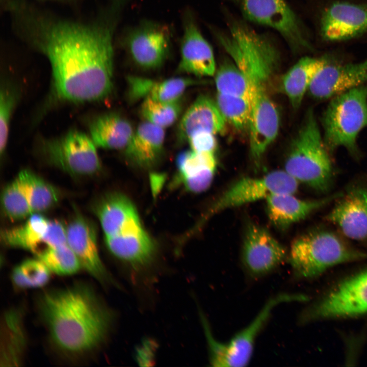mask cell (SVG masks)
Masks as SVG:
<instances>
[{"label": "cell", "mask_w": 367, "mask_h": 367, "mask_svg": "<svg viewBox=\"0 0 367 367\" xmlns=\"http://www.w3.org/2000/svg\"><path fill=\"white\" fill-rule=\"evenodd\" d=\"M66 231L67 244L77 257L82 269L102 285H115L116 282L99 256L93 224L77 215L66 227Z\"/></svg>", "instance_id": "15"}, {"label": "cell", "mask_w": 367, "mask_h": 367, "mask_svg": "<svg viewBox=\"0 0 367 367\" xmlns=\"http://www.w3.org/2000/svg\"><path fill=\"white\" fill-rule=\"evenodd\" d=\"M15 96L12 90L2 86L0 98V152L1 155L6 149L9 134V123L15 105Z\"/></svg>", "instance_id": "36"}, {"label": "cell", "mask_w": 367, "mask_h": 367, "mask_svg": "<svg viewBox=\"0 0 367 367\" xmlns=\"http://www.w3.org/2000/svg\"><path fill=\"white\" fill-rule=\"evenodd\" d=\"M298 181L284 170H276L260 177H244L228 188L210 207L206 217L282 193L294 194Z\"/></svg>", "instance_id": "12"}, {"label": "cell", "mask_w": 367, "mask_h": 367, "mask_svg": "<svg viewBox=\"0 0 367 367\" xmlns=\"http://www.w3.org/2000/svg\"><path fill=\"white\" fill-rule=\"evenodd\" d=\"M95 147L87 135L72 131L45 141L43 152L50 163L62 170L75 175H90L100 168Z\"/></svg>", "instance_id": "13"}, {"label": "cell", "mask_w": 367, "mask_h": 367, "mask_svg": "<svg viewBox=\"0 0 367 367\" xmlns=\"http://www.w3.org/2000/svg\"><path fill=\"white\" fill-rule=\"evenodd\" d=\"M343 193H338L317 200H302L294 194L282 193L271 195L266 199V210L270 222L277 228L284 230L322 207Z\"/></svg>", "instance_id": "20"}, {"label": "cell", "mask_w": 367, "mask_h": 367, "mask_svg": "<svg viewBox=\"0 0 367 367\" xmlns=\"http://www.w3.org/2000/svg\"><path fill=\"white\" fill-rule=\"evenodd\" d=\"M367 258V251L355 249L335 233L315 230L302 234L293 242L289 261L299 277H316L331 267Z\"/></svg>", "instance_id": "6"}, {"label": "cell", "mask_w": 367, "mask_h": 367, "mask_svg": "<svg viewBox=\"0 0 367 367\" xmlns=\"http://www.w3.org/2000/svg\"><path fill=\"white\" fill-rule=\"evenodd\" d=\"M202 81L189 77H174L162 81L136 76L133 80L130 91L137 101L151 98L162 102L179 100L189 87L200 84Z\"/></svg>", "instance_id": "26"}, {"label": "cell", "mask_w": 367, "mask_h": 367, "mask_svg": "<svg viewBox=\"0 0 367 367\" xmlns=\"http://www.w3.org/2000/svg\"><path fill=\"white\" fill-rule=\"evenodd\" d=\"M181 110L179 100L162 102L148 97L144 99L140 110L141 114L146 121L164 128L175 122Z\"/></svg>", "instance_id": "33"}, {"label": "cell", "mask_w": 367, "mask_h": 367, "mask_svg": "<svg viewBox=\"0 0 367 367\" xmlns=\"http://www.w3.org/2000/svg\"><path fill=\"white\" fill-rule=\"evenodd\" d=\"M35 303L49 346L64 360L84 361L106 343L114 314L90 283L45 290Z\"/></svg>", "instance_id": "2"}, {"label": "cell", "mask_w": 367, "mask_h": 367, "mask_svg": "<svg viewBox=\"0 0 367 367\" xmlns=\"http://www.w3.org/2000/svg\"><path fill=\"white\" fill-rule=\"evenodd\" d=\"M1 200L5 214L12 220L23 219L33 214L25 191L17 177L5 187Z\"/></svg>", "instance_id": "35"}, {"label": "cell", "mask_w": 367, "mask_h": 367, "mask_svg": "<svg viewBox=\"0 0 367 367\" xmlns=\"http://www.w3.org/2000/svg\"><path fill=\"white\" fill-rule=\"evenodd\" d=\"M308 297L302 294H280L270 298L253 320L228 342L216 340L212 335L207 323L203 317L202 323L209 350L212 366L242 367L249 362L257 335L271 314L272 310L284 302L306 301Z\"/></svg>", "instance_id": "8"}, {"label": "cell", "mask_w": 367, "mask_h": 367, "mask_svg": "<svg viewBox=\"0 0 367 367\" xmlns=\"http://www.w3.org/2000/svg\"><path fill=\"white\" fill-rule=\"evenodd\" d=\"M117 42L136 65L155 69L164 64L171 53L172 34L167 24L143 20L126 30Z\"/></svg>", "instance_id": "9"}, {"label": "cell", "mask_w": 367, "mask_h": 367, "mask_svg": "<svg viewBox=\"0 0 367 367\" xmlns=\"http://www.w3.org/2000/svg\"><path fill=\"white\" fill-rule=\"evenodd\" d=\"M219 42L246 77L251 93L268 91L277 69L279 53L267 37L240 23L231 24L228 34L217 35Z\"/></svg>", "instance_id": "4"}, {"label": "cell", "mask_w": 367, "mask_h": 367, "mask_svg": "<svg viewBox=\"0 0 367 367\" xmlns=\"http://www.w3.org/2000/svg\"><path fill=\"white\" fill-rule=\"evenodd\" d=\"M1 331V366L20 365L28 345L24 310L16 306L5 310Z\"/></svg>", "instance_id": "21"}, {"label": "cell", "mask_w": 367, "mask_h": 367, "mask_svg": "<svg viewBox=\"0 0 367 367\" xmlns=\"http://www.w3.org/2000/svg\"><path fill=\"white\" fill-rule=\"evenodd\" d=\"M245 17L275 30L294 50L311 49L297 16L285 0H234Z\"/></svg>", "instance_id": "11"}, {"label": "cell", "mask_w": 367, "mask_h": 367, "mask_svg": "<svg viewBox=\"0 0 367 367\" xmlns=\"http://www.w3.org/2000/svg\"><path fill=\"white\" fill-rule=\"evenodd\" d=\"M183 33L180 43V59L177 71L196 76H211L216 63L212 46L201 33L190 9L182 15Z\"/></svg>", "instance_id": "14"}, {"label": "cell", "mask_w": 367, "mask_h": 367, "mask_svg": "<svg viewBox=\"0 0 367 367\" xmlns=\"http://www.w3.org/2000/svg\"><path fill=\"white\" fill-rule=\"evenodd\" d=\"M51 272L61 275H72L82 268L81 263L68 244L48 249L38 256Z\"/></svg>", "instance_id": "34"}, {"label": "cell", "mask_w": 367, "mask_h": 367, "mask_svg": "<svg viewBox=\"0 0 367 367\" xmlns=\"http://www.w3.org/2000/svg\"><path fill=\"white\" fill-rule=\"evenodd\" d=\"M216 102L226 122L239 130L249 128L251 109L249 99L218 93Z\"/></svg>", "instance_id": "32"}, {"label": "cell", "mask_w": 367, "mask_h": 367, "mask_svg": "<svg viewBox=\"0 0 367 367\" xmlns=\"http://www.w3.org/2000/svg\"><path fill=\"white\" fill-rule=\"evenodd\" d=\"M347 237L356 241L367 240V188L355 186L338 198L326 217Z\"/></svg>", "instance_id": "19"}, {"label": "cell", "mask_w": 367, "mask_h": 367, "mask_svg": "<svg viewBox=\"0 0 367 367\" xmlns=\"http://www.w3.org/2000/svg\"><path fill=\"white\" fill-rule=\"evenodd\" d=\"M156 346L154 341L146 339L138 347L136 358L141 366H151L153 363Z\"/></svg>", "instance_id": "39"}, {"label": "cell", "mask_w": 367, "mask_h": 367, "mask_svg": "<svg viewBox=\"0 0 367 367\" xmlns=\"http://www.w3.org/2000/svg\"><path fill=\"white\" fill-rule=\"evenodd\" d=\"M188 142L191 150L197 152H214L217 144L215 134L206 131L193 134Z\"/></svg>", "instance_id": "38"}, {"label": "cell", "mask_w": 367, "mask_h": 367, "mask_svg": "<svg viewBox=\"0 0 367 367\" xmlns=\"http://www.w3.org/2000/svg\"><path fill=\"white\" fill-rule=\"evenodd\" d=\"M287 255L286 249L265 228L250 224L244 239L242 258L253 276L265 275L281 264Z\"/></svg>", "instance_id": "16"}, {"label": "cell", "mask_w": 367, "mask_h": 367, "mask_svg": "<svg viewBox=\"0 0 367 367\" xmlns=\"http://www.w3.org/2000/svg\"><path fill=\"white\" fill-rule=\"evenodd\" d=\"M134 132L130 123L115 113L98 117L90 127L91 138L96 146L105 149H125Z\"/></svg>", "instance_id": "25"}, {"label": "cell", "mask_w": 367, "mask_h": 367, "mask_svg": "<svg viewBox=\"0 0 367 367\" xmlns=\"http://www.w3.org/2000/svg\"><path fill=\"white\" fill-rule=\"evenodd\" d=\"M164 128L145 121L139 124L125 148L126 156L141 167L154 164L163 149Z\"/></svg>", "instance_id": "24"}, {"label": "cell", "mask_w": 367, "mask_h": 367, "mask_svg": "<svg viewBox=\"0 0 367 367\" xmlns=\"http://www.w3.org/2000/svg\"><path fill=\"white\" fill-rule=\"evenodd\" d=\"M9 0H0V5ZM38 2H51L66 6L73 11L74 14L82 13L84 5L88 0H35Z\"/></svg>", "instance_id": "40"}, {"label": "cell", "mask_w": 367, "mask_h": 367, "mask_svg": "<svg viewBox=\"0 0 367 367\" xmlns=\"http://www.w3.org/2000/svg\"><path fill=\"white\" fill-rule=\"evenodd\" d=\"M17 177L25 191L33 214L48 209L59 200L57 189L32 172L21 171Z\"/></svg>", "instance_id": "29"}, {"label": "cell", "mask_w": 367, "mask_h": 367, "mask_svg": "<svg viewBox=\"0 0 367 367\" xmlns=\"http://www.w3.org/2000/svg\"><path fill=\"white\" fill-rule=\"evenodd\" d=\"M366 31L367 3L336 1L322 13L320 32L327 41L347 40Z\"/></svg>", "instance_id": "17"}, {"label": "cell", "mask_w": 367, "mask_h": 367, "mask_svg": "<svg viewBox=\"0 0 367 367\" xmlns=\"http://www.w3.org/2000/svg\"><path fill=\"white\" fill-rule=\"evenodd\" d=\"M132 0H107L88 16H67L34 0H15L6 15L15 39L48 61L61 99L101 100L111 92L115 35Z\"/></svg>", "instance_id": "1"}, {"label": "cell", "mask_w": 367, "mask_h": 367, "mask_svg": "<svg viewBox=\"0 0 367 367\" xmlns=\"http://www.w3.org/2000/svg\"><path fill=\"white\" fill-rule=\"evenodd\" d=\"M312 110L307 112L293 140L284 164V171L298 182L325 193L331 185V160Z\"/></svg>", "instance_id": "5"}, {"label": "cell", "mask_w": 367, "mask_h": 367, "mask_svg": "<svg viewBox=\"0 0 367 367\" xmlns=\"http://www.w3.org/2000/svg\"><path fill=\"white\" fill-rule=\"evenodd\" d=\"M67 241L66 227L58 221H49L42 240L40 251L37 256L48 249L67 244Z\"/></svg>", "instance_id": "37"}, {"label": "cell", "mask_w": 367, "mask_h": 367, "mask_svg": "<svg viewBox=\"0 0 367 367\" xmlns=\"http://www.w3.org/2000/svg\"><path fill=\"white\" fill-rule=\"evenodd\" d=\"M367 312V269L344 280L306 309L301 322L347 318Z\"/></svg>", "instance_id": "10"}, {"label": "cell", "mask_w": 367, "mask_h": 367, "mask_svg": "<svg viewBox=\"0 0 367 367\" xmlns=\"http://www.w3.org/2000/svg\"><path fill=\"white\" fill-rule=\"evenodd\" d=\"M226 120L216 102L205 95H200L185 113L177 130L179 143L188 142L194 133L206 131L214 134L222 132Z\"/></svg>", "instance_id": "22"}, {"label": "cell", "mask_w": 367, "mask_h": 367, "mask_svg": "<svg viewBox=\"0 0 367 367\" xmlns=\"http://www.w3.org/2000/svg\"><path fill=\"white\" fill-rule=\"evenodd\" d=\"M176 162L179 179L188 191L200 193L210 186L217 166L214 152L185 151Z\"/></svg>", "instance_id": "23"}, {"label": "cell", "mask_w": 367, "mask_h": 367, "mask_svg": "<svg viewBox=\"0 0 367 367\" xmlns=\"http://www.w3.org/2000/svg\"><path fill=\"white\" fill-rule=\"evenodd\" d=\"M215 84L218 93L240 96L251 101L247 80L234 63H225L217 71Z\"/></svg>", "instance_id": "31"}, {"label": "cell", "mask_w": 367, "mask_h": 367, "mask_svg": "<svg viewBox=\"0 0 367 367\" xmlns=\"http://www.w3.org/2000/svg\"><path fill=\"white\" fill-rule=\"evenodd\" d=\"M50 270L38 258L27 259L12 270L11 279L17 289L40 288L48 283Z\"/></svg>", "instance_id": "30"}, {"label": "cell", "mask_w": 367, "mask_h": 367, "mask_svg": "<svg viewBox=\"0 0 367 367\" xmlns=\"http://www.w3.org/2000/svg\"><path fill=\"white\" fill-rule=\"evenodd\" d=\"M366 82L367 59L342 65L328 61L316 74L308 91L314 99L325 100Z\"/></svg>", "instance_id": "18"}, {"label": "cell", "mask_w": 367, "mask_h": 367, "mask_svg": "<svg viewBox=\"0 0 367 367\" xmlns=\"http://www.w3.org/2000/svg\"><path fill=\"white\" fill-rule=\"evenodd\" d=\"M328 61L326 57H305L284 74L282 80V88L294 109L300 107L314 76Z\"/></svg>", "instance_id": "27"}, {"label": "cell", "mask_w": 367, "mask_h": 367, "mask_svg": "<svg viewBox=\"0 0 367 367\" xmlns=\"http://www.w3.org/2000/svg\"><path fill=\"white\" fill-rule=\"evenodd\" d=\"M48 222L38 213L33 214L24 224L3 232L2 240L8 246L28 250L37 255Z\"/></svg>", "instance_id": "28"}, {"label": "cell", "mask_w": 367, "mask_h": 367, "mask_svg": "<svg viewBox=\"0 0 367 367\" xmlns=\"http://www.w3.org/2000/svg\"><path fill=\"white\" fill-rule=\"evenodd\" d=\"M95 212L107 246L115 257L135 270L151 263L155 252L154 244L126 196L120 193L108 195L100 201Z\"/></svg>", "instance_id": "3"}, {"label": "cell", "mask_w": 367, "mask_h": 367, "mask_svg": "<svg viewBox=\"0 0 367 367\" xmlns=\"http://www.w3.org/2000/svg\"><path fill=\"white\" fill-rule=\"evenodd\" d=\"M331 99L322 117L325 143L329 151L343 147L358 157L357 138L367 127V84Z\"/></svg>", "instance_id": "7"}]
</instances>
